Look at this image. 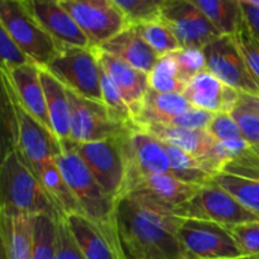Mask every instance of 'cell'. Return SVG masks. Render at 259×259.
<instances>
[{
  "label": "cell",
  "instance_id": "obj_37",
  "mask_svg": "<svg viewBox=\"0 0 259 259\" xmlns=\"http://www.w3.org/2000/svg\"><path fill=\"white\" fill-rule=\"evenodd\" d=\"M232 233L243 255L259 258V222L227 227Z\"/></svg>",
  "mask_w": 259,
  "mask_h": 259
},
{
  "label": "cell",
  "instance_id": "obj_35",
  "mask_svg": "<svg viewBox=\"0 0 259 259\" xmlns=\"http://www.w3.org/2000/svg\"><path fill=\"white\" fill-rule=\"evenodd\" d=\"M131 25L161 19L166 0H113Z\"/></svg>",
  "mask_w": 259,
  "mask_h": 259
},
{
  "label": "cell",
  "instance_id": "obj_1",
  "mask_svg": "<svg viewBox=\"0 0 259 259\" xmlns=\"http://www.w3.org/2000/svg\"><path fill=\"white\" fill-rule=\"evenodd\" d=\"M115 218L126 259H192L177 234L182 218L169 210L124 195L116 200Z\"/></svg>",
  "mask_w": 259,
  "mask_h": 259
},
{
  "label": "cell",
  "instance_id": "obj_44",
  "mask_svg": "<svg viewBox=\"0 0 259 259\" xmlns=\"http://www.w3.org/2000/svg\"><path fill=\"white\" fill-rule=\"evenodd\" d=\"M242 8L243 12H244L245 23H247L250 34L259 42V8L252 4H248L245 2H242Z\"/></svg>",
  "mask_w": 259,
  "mask_h": 259
},
{
  "label": "cell",
  "instance_id": "obj_34",
  "mask_svg": "<svg viewBox=\"0 0 259 259\" xmlns=\"http://www.w3.org/2000/svg\"><path fill=\"white\" fill-rule=\"evenodd\" d=\"M134 27L159 57H163L182 48L174 32L161 19L142 23Z\"/></svg>",
  "mask_w": 259,
  "mask_h": 259
},
{
  "label": "cell",
  "instance_id": "obj_22",
  "mask_svg": "<svg viewBox=\"0 0 259 259\" xmlns=\"http://www.w3.org/2000/svg\"><path fill=\"white\" fill-rule=\"evenodd\" d=\"M98 47L146 73L151 72L159 60V56L149 47L134 25H128Z\"/></svg>",
  "mask_w": 259,
  "mask_h": 259
},
{
  "label": "cell",
  "instance_id": "obj_19",
  "mask_svg": "<svg viewBox=\"0 0 259 259\" xmlns=\"http://www.w3.org/2000/svg\"><path fill=\"white\" fill-rule=\"evenodd\" d=\"M93 48L100 66L114 81L131 110L133 111L134 118H137L139 111L142 110L144 98L149 90L148 73L137 70L136 67L105 52L101 48Z\"/></svg>",
  "mask_w": 259,
  "mask_h": 259
},
{
  "label": "cell",
  "instance_id": "obj_29",
  "mask_svg": "<svg viewBox=\"0 0 259 259\" xmlns=\"http://www.w3.org/2000/svg\"><path fill=\"white\" fill-rule=\"evenodd\" d=\"M223 35H234L245 27L240 0H192Z\"/></svg>",
  "mask_w": 259,
  "mask_h": 259
},
{
  "label": "cell",
  "instance_id": "obj_42",
  "mask_svg": "<svg viewBox=\"0 0 259 259\" xmlns=\"http://www.w3.org/2000/svg\"><path fill=\"white\" fill-rule=\"evenodd\" d=\"M56 259H85L78 249L65 215L57 220V258Z\"/></svg>",
  "mask_w": 259,
  "mask_h": 259
},
{
  "label": "cell",
  "instance_id": "obj_27",
  "mask_svg": "<svg viewBox=\"0 0 259 259\" xmlns=\"http://www.w3.org/2000/svg\"><path fill=\"white\" fill-rule=\"evenodd\" d=\"M35 176L39 179L40 184L43 185L48 196L60 210L61 214L65 217L71 214H82L80 204L71 190L70 185L63 177L56 159H51L42 164L35 172Z\"/></svg>",
  "mask_w": 259,
  "mask_h": 259
},
{
  "label": "cell",
  "instance_id": "obj_31",
  "mask_svg": "<svg viewBox=\"0 0 259 259\" xmlns=\"http://www.w3.org/2000/svg\"><path fill=\"white\" fill-rule=\"evenodd\" d=\"M149 89L159 93L184 94L187 83L180 77L179 67L172 53L159 57L153 70L148 73Z\"/></svg>",
  "mask_w": 259,
  "mask_h": 259
},
{
  "label": "cell",
  "instance_id": "obj_12",
  "mask_svg": "<svg viewBox=\"0 0 259 259\" xmlns=\"http://www.w3.org/2000/svg\"><path fill=\"white\" fill-rule=\"evenodd\" d=\"M67 94L71 103V141L75 143L118 138L132 131L114 120L103 103L82 98L68 89Z\"/></svg>",
  "mask_w": 259,
  "mask_h": 259
},
{
  "label": "cell",
  "instance_id": "obj_2",
  "mask_svg": "<svg viewBox=\"0 0 259 259\" xmlns=\"http://www.w3.org/2000/svg\"><path fill=\"white\" fill-rule=\"evenodd\" d=\"M61 147L62 152L56 157V162L75 194L82 215L95 223L113 247L125 258L116 227V200L96 181L83 159L75 151L72 142H62Z\"/></svg>",
  "mask_w": 259,
  "mask_h": 259
},
{
  "label": "cell",
  "instance_id": "obj_4",
  "mask_svg": "<svg viewBox=\"0 0 259 259\" xmlns=\"http://www.w3.org/2000/svg\"><path fill=\"white\" fill-rule=\"evenodd\" d=\"M0 27L40 68H46L61 47L32 17L22 0H2Z\"/></svg>",
  "mask_w": 259,
  "mask_h": 259
},
{
  "label": "cell",
  "instance_id": "obj_7",
  "mask_svg": "<svg viewBox=\"0 0 259 259\" xmlns=\"http://www.w3.org/2000/svg\"><path fill=\"white\" fill-rule=\"evenodd\" d=\"M2 78L3 88L7 89V91L9 93L13 104H14L15 115H17L18 137L15 148L22 156L23 161L35 174L46 162L56 159V157L62 152V147H61L58 138L52 132L48 131L38 120H35L20 105V103L13 93L9 80L3 72Z\"/></svg>",
  "mask_w": 259,
  "mask_h": 259
},
{
  "label": "cell",
  "instance_id": "obj_23",
  "mask_svg": "<svg viewBox=\"0 0 259 259\" xmlns=\"http://www.w3.org/2000/svg\"><path fill=\"white\" fill-rule=\"evenodd\" d=\"M34 217L0 210L2 259H32Z\"/></svg>",
  "mask_w": 259,
  "mask_h": 259
},
{
  "label": "cell",
  "instance_id": "obj_41",
  "mask_svg": "<svg viewBox=\"0 0 259 259\" xmlns=\"http://www.w3.org/2000/svg\"><path fill=\"white\" fill-rule=\"evenodd\" d=\"M232 115L239 125L242 136L253 147L259 146V114L244 105H238Z\"/></svg>",
  "mask_w": 259,
  "mask_h": 259
},
{
  "label": "cell",
  "instance_id": "obj_11",
  "mask_svg": "<svg viewBox=\"0 0 259 259\" xmlns=\"http://www.w3.org/2000/svg\"><path fill=\"white\" fill-rule=\"evenodd\" d=\"M177 234L192 259H222L243 255L229 229L218 223L182 218Z\"/></svg>",
  "mask_w": 259,
  "mask_h": 259
},
{
  "label": "cell",
  "instance_id": "obj_45",
  "mask_svg": "<svg viewBox=\"0 0 259 259\" xmlns=\"http://www.w3.org/2000/svg\"><path fill=\"white\" fill-rule=\"evenodd\" d=\"M240 105H244L247 108L252 109L253 111L259 114V96L248 95V94H240Z\"/></svg>",
  "mask_w": 259,
  "mask_h": 259
},
{
  "label": "cell",
  "instance_id": "obj_10",
  "mask_svg": "<svg viewBox=\"0 0 259 259\" xmlns=\"http://www.w3.org/2000/svg\"><path fill=\"white\" fill-rule=\"evenodd\" d=\"M206 70L240 94L259 96V83L240 53L234 35H222L204 48Z\"/></svg>",
  "mask_w": 259,
  "mask_h": 259
},
{
  "label": "cell",
  "instance_id": "obj_6",
  "mask_svg": "<svg viewBox=\"0 0 259 259\" xmlns=\"http://www.w3.org/2000/svg\"><path fill=\"white\" fill-rule=\"evenodd\" d=\"M175 214L184 219H199L214 222L224 227L259 222V218L243 206L232 194L212 180L200 186L196 194Z\"/></svg>",
  "mask_w": 259,
  "mask_h": 259
},
{
  "label": "cell",
  "instance_id": "obj_39",
  "mask_svg": "<svg viewBox=\"0 0 259 259\" xmlns=\"http://www.w3.org/2000/svg\"><path fill=\"white\" fill-rule=\"evenodd\" d=\"M0 55H2V71L9 72L14 68L30 63L27 55L13 40L7 30L0 27Z\"/></svg>",
  "mask_w": 259,
  "mask_h": 259
},
{
  "label": "cell",
  "instance_id": "obj_20",
  "mask_svg": "<svg viewBox=\"0 0 259 259\" xmlns=\"http://www.w3.org/2000/svg\"><path fill=\"white\" fill-rule=\"evenodd\" d=\"M210 161L219 174L259 182V151L244 138L217 143Z\"/></svg>",
  "mask_w": 259,
  "mask_h": 259
},
{
  "label": "cell",
  "instance_id": "obj_8",
  "mask_svg": "<svg viewBox=\"0 0 259 259\" xmlns=\"http://www.w3.org/2000/svg\"><path fill=\"white\" fill-rule=\"evenodd\" d=\"M121 138L123 137L86 143L71 141L96 181L115 200L121 196L126 177Z\"/></svg>",
  "mask_w": 259,
  "mask_h": 259
},
{
  "label": "cell",
  "instance_id": "obj_30",
  "mask_svg": "<svg viewBox=\"0 0 259 259\" xmlns=\"http://www.w3.org/2000/svg\"><path fill=\"white\" fill-rule=\"evenodd\" d=\"M58 218L46 214L35 215L34 217L32 259L57 258Z\"/></svg>",
  "mask_w": 259,
  "mask_h": 259
},
{
  "label": "cell",
  "instance_id": "obj_28",
  "mask_svg": "<svg viewBox=\"0 0 259 259\" xmlns=\"http://www.w3.org/2000/svg\"><path fill=\"white\" fill-rule=\"evenodd\" d=\"M171 161V174L180 181L195 186H204L214 180L218 171L210 162L200 159L184 149L164 143Z\"/></svg>",
  "mask_w": 259,
  "mask_h": 259
},
{
  "label": "cell",
  "instance_id": "obj_17",
  "mask_svg": "<svg viewBox=\"0 0 259 259\" xmlns=\"http://www.w3.org/2000/svg\"><path fill=\"white\" fill-rule=\"evenodd\" d=\"M184 95L194 108L210 113H232L240 101V93L215 77L207 70L189 81Z\"/></svg>",
  "mask_w": 259,
  "mask_h": 259
},
{
  "label": "cell",
  "instance_id": "obj_43",
  "mask_svg": "<svg viewBox=\"0 0 259 259\" xmlns=\"http://www.w3.org/2000/svg\"><path fill=\"white\" fill-rule=\"evenodd\" d=\"M214 115H215L214 113H210V111L202 110V109H197L192 106V108L189 109L186 113L171 119L166 125L179 126V128H186V129H201V131H206L210 121H211L212 118H214Z\"/></svg>",
  "mask_w": 259,
  "mask_h": 259
},
{
  "label": "cell",
  "instance_id": "obj_24",
  "mask_svg": "<svg viewBox=\"0 0 259 259\" xmlns=\"http://www.w3.org/2000/svg\"><path fill=\"white\" fill-rule=\"evenodd\" d=\"M68 228L85 259H125L113 247L100 228L82 214L66 217Z\"/></svg>",
  "mask_w": 259,
  "mask_h": 259
},
{
  "label": "cell",
  "instance_id": "obj_32",
  "mask_svg": "<svg viewBox=\"0 0 259 259\" xmlns=\"http://www.w3.org/2000/svg\"><path fill=\"white\" fill-rule=\"evenodd\" d=\"M100 65V63H99ZM101 72V94H103V104L108 109L111 118L118 123L128 126L131 129H136V118H134L133 111L131 110L129 105L126 104L125 99L123 98L121 93L110 76L106 73L100 66Z\"/></svg>",
  "mask_w": 259,
  "mask_h": 259
},
{
  "label": "cell",
  "instance_id": "obj_21",
  "mask_svg": "<svg viewBox=\"0 0 259 259\" xmlns=\"http://www.w3.org/2000/svg\"><path fill=\"white\" fill-rule=\"evenodd\" d=\"M137 128L143 129V131L148 132L152 136L158 138L159 141L179 147V148L186 151L187 153L192 154V156L197 157L200 159H205L207 162H210V159H211L215 146L218 143L207 133V131H201V129L179 128V126L157 123L138 124Z\"/></svg>",
  "mask_w": 259,
  "mask_h": 259
},
{
  "label": "cell",
  "instance_id": "obj_16",
  "mask_svg": "<svg viewBox=\"0 0 259 259\" xmlns=\"http://www.w3.org/2000/svg\"><path fill=\"white\" fill-rule=\"evenodd\" d=\"M32 17L62 47H91L61 0H22Z\"/></svg>",
  "mask_w": 259,
  "mask_h": 259
},
{
  "label": "cell",
  "instance_id": "obj_25",
  "mask_svg": "<svg viewBox=\"0 0 259 259\" xmlns=\"http://www.w3.org/2000/svg\"><path fill=\"white\" fill-rule=\"evenodd\" d=\"M48 116L60 143L71 141V103L67 89L46 68H40Z\"/></svg>",
  "mask_w": 259,
  "mask_h": 259
},
{
  "label": "cell",
  "instance_id": "obj_33",
  "mask_svg": "<svg viewBox=\"0 0 259 259\" xmlns=\"http://www.w3.org/2000/svg\"><path fill=\"white\" fill-rule=\"evenodd\" d=\"M218 185L232 194L240 204L259 218V182L242 179L228 174H218L214 177Z\"/></svg>",
  "mask_w": 259,
  "mask_h": 259
},
{
  "label": "cell",
  "instance_id": "obj_3",
  "mask_svg": "<svg viewBox=\"0 0 259 259\" xmlns=\"http://www.w3.org/2000/svg\"><path fill=\"white\" fill-rule=\"evenodd\" d=\"M0 210L10 214H46L55 218L62 215L15 147L4 152L0 167Z\"/></svg>",
  "mask_w": 259,
  "mask_h": 259
},
{
  "label": "cell",
  "instance_id": "obj_46",
  "mask_svg": "<svg viewBox=\"0 0 259 259\" xmlns=\"http://www.w3.org/2000/svg\"><path fill=\"white\" fill-rule=\"evenodd\" d=\"M222 259H259L258 257H249V255H240V257H233V258H222Z\"/></svg>",
  "mask_w": 259,
  "mask_h": 259
},
{
  "label": "cell",
  "instance_id": "obj_15",
  "mask_svg": "<svg viewBox=\"0 0 259 259\" xmlns=\"http://www.w3.org/2000/svg\"><path fill=\"white\" fill-rule=\"evenodd\" d=\"M199 187L180 181L171 172H166L138 177L128 182L124 187L121 196L133 195L143 197L175 214L179 207H181L196 194Z\"/></svg>",
  "mask_w": 259,
  "mask_h": 259
},
{
  "label": "cell",
  "instance_id": "obj_40",
  "mask_svg": "<svg viewBox=\"0 0 259 259\" xmlns=\"http://www.w3.org/2000/svg\"><path fill=\"white\" fill-rule=\"evenodd\" d=\"M234 38L237 40L238 47H239L240 53H242L250 73L259 83V43L250 34L247 23H245L244 28H242L237 34H234Z\"/></svg>",
  "mask_w": 259,
  "mask_h": 259
},
{
  "label": "cell",
  "instance_id": "obj_5",
  "mask_svg": "<svg viewBox=\"0 0 259 259\" xmlns=\"http://www.w3.org/2000/svg\"><path fill=\"white\" fill-rule=\"evenodd\" d=\"M46 70L68 90L103 103L100 65L93 47H62Z\"/></svg>",
  "mask_w": 259,
  "mask_h": 259
},
{
  "label": "cell",
  "instance_id": "obj_26",
  "mask_svg": "<svg viewBox=\"0 0 259 259\" xmlns=\"http://www.w3.org/2000/svg\"><path fill=\"white\" fill-rule=\"evenodd\" d=\"M192 105L184 94L159 93L149 89L144 98L142 110L136 118L138 124H167L171 119L186 113Z\"/></svg>",
  "mask_w": 259,
  "mask_h": 259
},
{
  "label": "cell",
  "instance_id": "obj_48",
  "mask_svg": "<svg viewBox=\"0 0 259 259\" xmlns=\"http://www.w3.org/2000/svg\"><path fill=\"white\" fill-rule=\"evenodd\" d=\"M255 148H257V149H258V151H259V146H258V147H255Z\"/></svg>",
  "mask_w": 259,
  "mask_h": 259
},
{
  "label": "cell",
  "instance_id": "obj_18",
  "mask_svg": "<svg viewBox=\"0 0 259 259\" xmlns=\"http://www.w3.org/2000/svg\"><path fill=\"white\" fill-rule=\"evenodd\" d=\"M2 72L8 77L15 98L25 109V111L53 133L52 124L48 116L45 89L40 80L39 66L30 62L14 68L9 72L5 71Z\"/></svg>",
  "mask_w": 259,
  "mask_h": 259
},
{
  "label": "cell",
  "instance_id": "obj_36",
  "mask_svg": "<svg viewBox=\"0 0 259 259\" xmlns=\"http://www.w3.org/2000/svg\"><path fill=\"white\" fill-rule=\"evenodd\" d=\"M179 67L180 77L189 83V81L200 72L206 70V58L202 50L199 48H180L172 52Z\"/></svg>",
  "mask_w": 259,
  "mask_h": 259
},
{
  "label": "cell",
  "instance_id": "obj_14",
  "mask_svg": "<svg viewBox=\"0 0 259 259\" xmlns=\"http://www.w3.org/2000/svg\"><path fill=\"white\" fill-rule=\"evenodd\" d=\"M121 143L126 168L124 187L138 177L171 172V161L163 142L148 132L139 128L132 129L123 136Z\"/></svg>",
  "mask_w": 259,
  "mask_h": 259
},
{
  "label": "cell",
  "instance_id": "obj_47",
  "mask_svg": "<svg viewBox=\"0 0 259 259\" xmlns=\"http://www.w3.org/2000/svg\"><path fill=\"white\" fill-rule=\"evenodd\" d=\"M242 2H245V3H248V4H252V5H254V7L259 8V0H242Z\"/></svg>",
  "mask_w": 259,
  "mask_h": 259
},
{
  "label": "cell",
  "instance_id": "obj_13",
  "mask_svg": "<svg viewBox=\"0 0 259 259\" xmlns=\"http://www.w3.org/2000/svg\"><path fill=\"white\" fill-rule=\"evenodd\" d=\"M161 20L174 32L182 48L204 50L223 35L192 0H166Z\"/></svg>",
  "mask_w": 259,
  "mask_h": 259
},
{
  "label": "cell",
  "instance_id": "obj_38",
  "mask_svg": "<svg viewBox=\"0 0 259 259\" xmlns=\"http://www.w3.org/2000/svg\"><path fill=\"white\" fill-rule=\"evenodd\" d=\"M206 131L218 143L243 139L239 125L232 113L215 114Z\"/></svg>",
  "mask_w": 259,
  "mask_h": 259
},
{
  "label": "cell",
  "instance_id": "obj_9",
  "mask_svg": "<svg viewBox=\"0 0 259 259\" xmlns=\"http://www.w3.org/2000/svg\"><path fill=\"white\" fill-rule=\"evenodd\" d=\"M91 47H98L131 25L113 0H61Z\"/></svg>",
  "mask_w": 259,
  "mask_h": 259
},
{
  "label": "cell",
  "instance_id": "obj_49",
  "mask_svg": "<svg viewBox=\"0 0 259 259\" xmlns=\"http://www.w3.org/2000/svg\"><path fill=\"white\" fill-rule=\"evenodd\" d=\"M258 43H259V42H258Z\"/></svg>",
  "mask_w": 259,
  "mask_h": 259
}]
</instances>
